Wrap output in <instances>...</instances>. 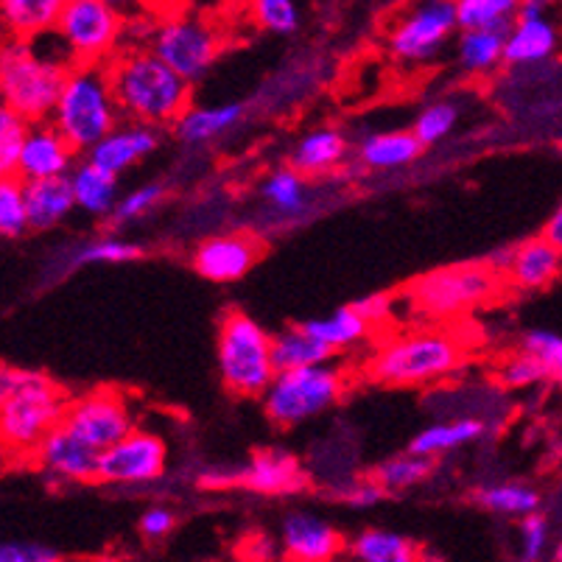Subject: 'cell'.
<instances>
[{"label": "cell", "instance_id": "ba28073f", "mask_svg": "<svg viewBox=\"0 0 562 562\" xmlns=\"http://www.w3.org/2000/svg\"><path fill=\"white\" fill-rule=\"evenodd\" d=\"M345 392V372L334 364L278 372L263 395V408L274 426H300L336 406Z\"/></svg>", "mask_w": 562, "mask_h": 562}, {"label": "cell", "instance_id": "816d5d0a", "mask_svg": "<svg viewBox=\"0 0 562 562\" xmlns=\"http://www.w3.org/2000/svg\"><path fill=\"white\" fill-rule=\"evenodd\" d=\"M540 235H543L546 241H549L551 247H554L557 252L562 255V202H560V207H557V211L551 213L549 222H546L543 233H540Z\"/></svg>", "mask_w": 562, "mask_h": 562}, {"label": "cell", "instance_id": "836d02e7", "mask_svg": "<svg viewBox=\"0 0 562 562\" xmlns=\"http://www.w3.org/2000/svg\"><path fill=\"white\" fill-rule=\"evenodd\" d=\"M507 34L501 32H459L457 56L468 74H487L504 63Z\"/></svg>", "mask_w": 562, "mask_h": 562}, {"label": "cell", "instance_id": "e575fe53", "mask_svg": "<svg viewBox=\"0 0 562 562\" xmlns=\"http://www.w3.org/2000/svg\"><path fill=\"white\" fill-rule=\"evenodd\" d=\"M431 470L434 459L417 457V453L406 451L378 464V468L372 470V479H375L386 493H395V490H408L414 487V484L426 482V479L431 476Z\"/></svg>", "mask_w": 562, "mask_h": 562}, {"label": "cell", "instance_id": "8fae6325", "mask_svg": "<svg viewBox=\"0 0 562 562\" xmlns=\"http://www.w3.org/2000/svg\"><path fill=\"white\" fill-rule=\"evenodd\" d=\"M63 426L99 453L110 451L135 431L130 401L117 390H93L70 401Z\"/></svg>", "mask_w": 562, "mask_h": 562}, {"label": "cell", "instance_id": "ee69618b", "mask_svg": "<svg viewBox=\"0 0 562 562\" xmlns=\"http://www.w3.org/2000/svg\"><path fill=\"white\" fill-rule=\"evenodd\" d=\"M162 196H166V188L160 186V182H149V186H140L135 188L132 193H126V196H121V202H117L115 207V222H132V218H140L146 216L149 211H155L157 204L162 202Z\"/></svg>", "mask_w": 562, "mask_h": 562}, {"label": "cell", "instance_id": "83f0119b", "mask_svg": "<svg viewBox=\"0 0 562 562\" xmlns=\"http://www.w3.org/2000/svg\"><path fill=\"white\" fill-rule=\"evenodd\" d=\"M70 186H74L76 207H81L90 216H110L115 213L117 202V177L101 171L93 162H81L70 171Z\"/></svg>", "mask_w": 562, "mask_h": 562}, {"label": "cell", "instance_id": "484cf974", "mask_svg": "<svg viewBox=\"0 0 562 562\" xmlns=\"http://www.w3.org/2000/svg\"><path fill=\"white\" fill-rule=\"evenodd\" d=\"M241 117L244 104H238V101H229V104L218 106H188L180 121L173 124V135L180 137L182 143L199 146V143H211L216 137H222Z\"/></svg>", "mask_w": 562, "mask_h": 562}, {"label": "cell", "instance_id": "2e32d148", "mask_svg": "<svg viewBox=\"0 0 562 562\" xmlns=\"http://www.w3.org/2000/svg\"><path fill=\"white\" fill-rule=\"evenodd\" d=\"M34 462L40 464L43 473L56 479V482H99L101 453L85 446L81 439H76L65 426L48 434V439L40 446Z\"/></svg>", "mask_w": 562, "mask_h": 562}, {"label": "cell", "instance_id": "5b68a950", "mask_svg": "<svg viewBox=\"0 0 562 562\" xmlns=\"http://www.w3.org/2000/svg\"><path fill=\"white\" fill-rule=\"evenodd\" d=\"M504 289V274H498L487 260L453 263L437 272H428L408 283V308L426 319H459L468 311H476L495 300Z\"/></svg>", "mask_w": 562, "mask_h": 562}, {"label": "cell", "instance_id": "9f6ffc18", "mask_svg": "<svg viewBox=\"0 0 562 562\" xmlns=\"http://www.w3.org/2000/svg\"><path fill=\"white\" fill-rule=\"evenodd\" d=\"M560 50H562V40H560Z\"/></svg>", "mask_w": 562, "mask_h": 562}, {"label": "cell", "instance_id": "9a60e30c", "mask_svg": "<svg viewBox=\"0 0 562 562\" xmlns=\"http://www.w3.org/2000/svg\"><path fill=\"white\" fill-rule=\"evenodd\" d=\"M260 241L247 233H227L204 238L193 252V269L211 283H233L258 263Z\"/></svg>", "mask_w": 562, "mask_h": 562}, {"label": "cell", "instance_id": "4fadbf2b", "mask_svg": "<svg viewBox=\"0 0 562 562\" xmlns=\"http://www.w3.org/2000/svg\"><path fill=\"white\" fill-rule=\"evenodd\" d=\"M168 451L157 434L132 431L110 451L101 453L99 482L104 484H143L166 473Z\"/></svg>", "mask_w": 562, "mask_h": 562}, {"label": "cell", "instance_id": "ac0fdd59", "mask_svg": "<svg viewBox=\"0 0 562 562\" xmlns=\"http://www.w3.org/2000/svg\"><path fill=\"white\" fill-rule=\"evenodd\" d=\"M283 549L289 562H334L341 551V535L316 515L289 513L283 518Z\"/></svg>", "mask_w": 562, "mask_h": 562}, {"label": "cell", "instance_id": "8d00e7d4", "mask_svg": "<svg viewBox=\"0 0 562 562\" xmlns=\"http://www.w3.org/2000/svg\"><path fill=\"white\" fill-rule=\"evenodd\" d=\"M32 124L9 106H0V180L20 177V157Z\"/></svg>", "mask_w": 562, "mask_h": 562}, {"label": "cell", "instance_id": "f35d334b", "mask_svg": "<svg viewBox=\"0 0 562 562\" xmlns=\"http://www.w3.org/2000/svg\"><path fill=\"white\" fill-rule=\"evenodd\" d=\"M498 381L509 390H526V386H538V383L549 381V370H546L538 356H531L520 347V350L509 352L507 359L501 361Z\"/></svg>", "mask_w": 562, "mask_h": 562}, {"label": "cell", "instance_id": "7c38bea8", "mask_svg": "<svg viewBox=\"0 0 562 562\" xmlns=\"http://www.w3.org/2000/svg\"><path fill=\"white\" fill-rule=\"evenodd\" d=\"M457 3H420L392 29L390 48L401 59H428L457 32Z\"/></svg>", "mask_w": 562, "mask_h": 562}, {"label": "cell", "instance_id": "f5cc1de1", "mask_svg": "<svg viewBox=\"0 0 562 562\" xmlns=\"http://www.w3.org/2000/svg\"><path fill=\"white\" fill-rule=\"evenodd\" d=\"M12 453H9V448L3 446V439H0V473H3V470L9 468V464H12Z\"/></svg>", "mask_w": 562, "mask_h": 562}, {"label": "cell", "instance_id": "d590c367", "mask_svg": "<svg viewBox=\"0 0 562 562\" xmlns=\"http://www.w3.org/2000/svg\"><path fill=\"white\" fill-rule=\"evenodd\" d=\"M263 199L272 204L280 216H300L308 204V191H305L303 173L294 168H280L260 188Z\"/></svg>", "mask_w": 562, "mask_h": 562}, {"label": "cell", "instance_id": "f6af8a7d", "mask_svg": "<svg viewBox=\"0 0 562 562\" xmlns=\"http://www.w3.org/2000/svg\"><path fill=\"white\" fill-rule=\"evenodd\" d=\"M549 549V520L546 515H529L520 520V557L524 562H540Z\"/></svg>", "mask_w": 562, "mask_h": 562}, {"label": "cell", "instance_id": "cb8c5ba5", "mask_svg": "<svg viewBox=\"0 0 562 562\" xmlns=\"http://www.w3.org/2000/svg\"><path fill=\"white\" fill-rule=\"evenodd\" d=\"M63 7L59 0H0V25L14 40H34L54 32Z\"/></svg>", "mask_w": 562, "mask_h": 562}, {"label": "cell", "instance_id": "e0dca14e", "mask_svg": "<svg viewBox=\"0 0 562 562\" xmlns=\"http://www.w3.org/2000/svg\"><path fill=\"white\" fill-rule=\"evenodd\" d=\"M74 146L59 135L54 124H32L25 149L20 157V180L40 182L56 180V177H70L74 171Z\"/></svg>", "mask_w": 562, "mask_h": 562}, {"label": "cell", "instance_id": "9c48e42d", "mask_svg": "<svg viewBox=\"0 0 562 562\" xmlns=\"http://www.w3.org/2000/svg\"><path fill=\"white\" fill-rule=\"evenodd\" d=\"M151 54L168 65L177 76L193 85L204 79L216 65L222 50V34L211 20L196 14H171L151 34Z\"/></svg>", "mask_w": 562, "mask_h": 562}, {"label": "cell", "instance_id": "d4e9b609", "mask_svg": "<svg viewBox=\"0 0 562 562\" xmlns=\"http://www.w3.org/2000/svg\"><path fill=\"white\" fill-rule=\"evenodd\" d=\"M347 157V140L341 132L322 126L311 135L300 137V143L291 151V168L305 177H319V173L334 171Z\"/></svg>", "mask_w": 562, "mask_h": 562}, {"label": "cell", "instance_id": "30bf717a", "mask_svg": "<svg viewBox=\"0 0 562 562\" xmlns=\"http://www.w3.org/2000/svg\"><path fill=\"white\" fill-rule=\"evenodd\" d=\"M56 32L76 65H106L124 32V14L104 0H68Z\"/></svg>", "mask_w": 562, "mask_h": 562}, {"label": "cell", "instance_id": "8992f818", "mask_svg": "<svg viewBox=\"0 0 562 562\" xmlns=\"http://www.w3.org/2000/svg\"><path fill=\"white\" fill-rule=\"evenodd\" d=\"M216 361L224 386L238 397H263L278 375L272 336L244 311H227L218 322Z\"/></svg>", "mask_w": 562, "mask_h": 562}, {"label": "cell", "instance_id": "277c9868", "mask_svg": "<svg viewBox=\"0 0 562 562\" xmlns=\"http://www.w3.org/2000/svg\"><path fill=\"white\" fill-rule=\"evenodd\" d=\"M65 79L68 68L43 59L29 40L0 43V106L14 110L29 124L54 117Z\"/></svg>", "mask_w": 562, "mask_h": 562}, {"label": "cell", "instance_id": "6da1fadb", "mask_svg": "<svg viewBox=\"0 0 562 562\" xmlns=\"http://www.w3.org/2000/svg\"><path fill=\"white\" fill-rule=\"evenodd\" d=\"M112 95L132 124H177L191 106V85L151 50H121L106 63Z\"/></svg>", "mask_w": 562, "mask_h": 562}, {"label": "cell", "instance_id": "c3c4849f", "mask_svg": "<svg viewBox=\"0 0 562 562\" xmlns=\"http://www.w3.org/2000/svg\"><path fill=\"white\" fill-rule=\"evenodd\" d=\"M386 495V490L375 482V479H364V482H350L345 490H341V501H347L350 507H372L378 501Z\"/></svg>", "mask_w": 562, "mask_h": 562}, {"label": "cell", "instance_id": "3957f363", "mask_svg": "<svg viewBox=\"0 0 562 562\" xmlns=\"http://www.w3.org/2000/svg\"><path fill=\"white\" fill-rule=\"evenodd\" d=\"M117 117L121 110L112 95L106 65L70 68L50 124L74 146V151L95 149L110 132L121 126Z\"/></svg>", "mask_w": 562, "mask_h": 562}, {"label": "cell", "instance_id": "603a6c76", "mask_svg": "<svg viewBox=\"0 0 562 562\" xmlns=\"http://www.w3.org/2000/svg\"><path fill=\"white\" fill-rule=\"evenodd\" d=\"M423 149L426 146L414 137V132H381V135H367L359 143V160L372 171H392V168L412 166L414 160H420Z\"/></svg>", "mask_w": 562, "mask_h": 562}, {"label": "cell", "instance_id": "d6a6232c", "mask_svg": "<svg viewBox=\"0 0 562 562\" xmlns=\"http://www.w3.org/2000/svg\"><path fill=\"white\" fill-rule=\"evenodd\" d=\"M476 501L487 513L509 515V518H529L538 515L540 493L526 482H498L476 490Z\"/></svg>", "mask_w": 562, "mask_h": 562}, {"label": "cell", "instance_id": "681fc988", "mask_svg": "<svg viewBox=\"0 0 562 562\" xmlns=\"http://www.w3.org/2000/svg\"><path fill=\"white\" fill-rule=\"evenodd\" d=\"M352 308L359 311V314L370 322V328H375V325H383V322L395 316V300L386 297V294H372V297L352 303Z\"/></svg>", "mask_w": 562, "mask_h": 562}, {"label": "cell", "instance_id": "ffe728a7", "mask_svg": "<svg viewBox=\"0 0 562 562\" xmlns=\"http://www.w3.org/2000/svg\"><path fill=\"white\" fill-rule=\"evenodd\" d=\"M157 146H160V135H157L155 126L126 124L117 126L95 149L87 151V162H93L101 171L117 177V173H124L126 168L135 166L137 160L149 157Z\"/></svg>", "mask_w": 562, "mask_h": 562}, {"label": "cell", "instance_id": "7dc6e473", "mask_svg": "<svg viewBox=\"0 0 562 562\" xmlns=\"http://www.w3.org/2000/svg\"><path fill=\"white\" fill-rule=\"evenodd\" d=\"M43 378V372L25 370V367L14 364H0V406H7L12 397H18L20 392H25L29 386Z\"/></svg>", "mask_w": 562, "mask_h": 562}, {"label": "cell", "instance_id": "7bdbcfd3", "mask_svg": "<svg viewBox=\"0 0 562 562\" xmlns=\"http://www.w3.org/2000/svg\"><path fill=\"white\" fill-rule=\"evenodd\" d=\"M524 350L538 356L543 361V367L549 370V381L560 383L562 386V336L554 334V330H529L524 336Z\"/></svg>", "mask_w": 562, "mask_h": 562}, {"label": "cell", "instance_id": "db71d44e", "mask_svg": "<svg viewBox=\"0 0 562 562\" xmlns=\"http://www.w3.org/2000/svg\"><path fill=\"white\" fill-rule=\"evenodd\" d=\"M554 562H562V543L557 546V551H554Z\"/></svg>", "mask_w": 562, "mask_h": 562}, {"label": "cell", "instance_id": "60d3db41", "mask_svg": "<svg viewBox=\"0 0 562 562\" xmlns=\"http://www.w3.org/2000/svg\"><path fill=\"white\" fill-rule=\"evenodd\" d=\"M143 255L137 244L124 241V238H95L87 247H81L74 255V266H90V263H130Z\"/></svg>", "mask_w": 562, "mask_h": 562}, {"label": "cell", "instance_id": "b9f144b4", "mask_svg": "<svg viewBox=\"0 0 562 562\" xmlns=\"http://www.w3.org/2000/svg\"><path fill=\"white\" fill-rule=\"evenodd\" d=\"M300 9L291 0H258L252 3V20L272 34H294L300 29Z\"/></svg>", "mask_w": 562, "mask_h": 562}, {"label": "cell", "instance_id": "ab89813d", "mask_svg": "<svg viewBox=\"0 0 562 562\" xmlns=\"http://www.w3.org/2000/svg\"><path fill=\"white\" fill-rule=\"evenodd\" d=\"M457 121H459V110L451 104V101H434V104H428L426 110L417 115L412 132L423 146H434V143L446 140V137L451 135Z\"/></svg>", "mask_w": 562, "mask_h": 562}, {"label": "cell", "instance_id": "1f68e13d", "mask_svg": "<svg viewBox=\"0 0 562 562\" xmlns=\"http://www.w3.org/2000/svg\"><path fill=\"white\" fill-rule=\"evenodd\" d=\"M518 0H459V32H501L507 34L518 18Z\"/></svg>", "mask_w": 562, "mask_h": 562}, {"label": "cell", "instance_id": "74e56055", "mask_svg": "<svg viewBox=\"0 0 562 562\" xmlns=\"http://www.w3.org/2000/svg\"><path fill=\"white\" fill-rule=\"evenodd\" d=\"M29 229V213H25V182L20 177L0 180V235L18 238Z\"/></svg>", "mask_w": 562, "mask_h": 562}, {"label": "cell", "instance_id": "f907efd6", "mask_svg": "<svg viewBox=\"0 0 562 562\" xmlns=\"http://www.w3.org/2000/svg\"><path fill=\"white\" fill-rule=\"evenodd\" d=\"M171 529H173V513H168L166 507H151L143 513L140 531L146 535V538H151V540L166 538Z\"/></svg>", "mask_w": 562, "mask_h": 562}, {"label": "cell", "instance_id": "44dd1931", "mask_svg": "<svg viewBox=\"0 0 562 562\" xmlns=\"http://www.w3.org/2000/svg\"><path fill=\"white\" fill-rule=\"evenodd\" d=\"M507 274L515 289H546L562 274V255L546 241L543 235H538V238H529V241L515 247Z\"/></svg>", "mask_w": 562, "mask_h": 562}, {"label": "cell", "instance_id": "5bb4252c", "mask_svg": "<svg viewBox=\"0 0 562 562\" xmlns=\"http://www.w3.org/2000/svg\"><path fill=\"white\" fill-rule=\"evenodd\" d=\"M562 32L549 18V7L540 0H524L518 7V18L509 25L504 43V63L513 68L540 65L560 50Z\"/></svg>", "mask_w": 562, "mask_h": 562}, {"label": "cell", "instance_id": "4316f807", "mask_svg": "<svg viewBox=\"0 0 562 562\" xmlns=\"http://www.w3.org/2000/svg\"><path fill=\"white\" fill-rule=\"evenodd\" d=\"M330 359H334V350L311 336L303 325L283 330L272 339V361L278 372L308 370V367L330 364Z\"/></svg>", "mask_w": 562, "mask_h": 562}, {"label": "cell", "instance_id": "d6986e66", "mask_svg": "<svg viewBox=\"0 0 562 562\" xmlns=\"http://www.w3.org/2000/svg\"><path fill=\"white\" fill-rule=\"evenodd\" d=\"M235 484L263 495H289L305 487L303 464L289 451H258L247 462V468L235 473Z\"/></svg>", "mask_w": 562, "mask_h": 562}, {"label": "cell", "instance_id": "7a4b0ae2", "mask_svg": "<svg viewBox=\"0 0 562 562\" xmlns=\"http://www.w3.org/2000/svg\"><path fill=\"white\" fill-rule=\"evenodd\" d=\"M464 341L448 328H420L392 336L367 361V378L386 386H426L462 367Z\"/></svg>", "mask_w": 562, "mask_h": 562}, {"label": "cell", "instance_id": "4dcf8cb0", "mask_svg": "<svg viewBox=\"0 0 562 562\" xmlns=\"http://www.w3.org/2000/svg\"><path fill=\"white\" fill-rule=\"evenodd\" d=\"M311 336L322 341L330 350H345V347L359 345L370 336V322L359 314V311L352 308V305H341L336 308L334 314L325 316V319H308L303 325Z\"/></svg>", "mask_w": 562, "mask_h": 562}, {"label": "cell", "instance_id": "11a10c76", "mask_svg": "<svg viewBox=\"0 0 562 562\" xmlns=\"http://www.w3.org/2000/svg\"><path fill=\"white\" fill-rule=\"evenodd\" d=\"M95 562H117V560H110V557H104V560H95Z\"/></svg>", "mask_w": 562, "mask_h": 562}, {"label": "cell", "instance_id": "52a82bcc", "mask_svg": "<svg viewBox=\"0 0 562 562\" xmlns=\"http://www.w3.org/2000/svg\"><path fill=\"white\" fill-rule=\"evenodd\" d=\"M70 403L48 375L0 406V439L14 459H34L50 431L63 426Z\"/></svg>", "mask_w": 562, "mask_h": 562}, {"label": "cell", "instance_id": "7402d4cb", "mask_svg": "<svg viewBox=\"0 0 562 562\" xmlns=\"http://www.w3.org/2000/svg\"><path fill=\"white\" fill-rule=\"evenodd\" d=\"M76 207L74 186L70 177L56 180L25 182V213H29V229H50L70 216Z\"/></svg>", "mask_w": 562, "mask_h": 562}, {"label": "cell", "instance_id": "f546056e", "mask_svg": "<svg viewBox=\"0 0 562 562\" xmlns=\"http://www.w3.org/2000/svg\"><path fill=\"white\" fill-rule=\"evenodd\" d=\"M484 434V423L476 417H459L453 423H437V426H428L426 431H420L412 439L408 451L417 453V457L434 459L439 453L457 451V448L468 446L473 439H479Z\"/></svg>", "mask_w": 562, "mask_h": 562}, {"label": "cell", "instance_id": "f1b7e54d", "mask_svg": "<svg viewBox=\"0 0 562 562\" xmlns=\"http://www.w3.org/2000/svg\"><path fill=\"white\" fill-rule=\"evenodd\" d=\"M352 562H423L420 549L390 529H364L350 543Z\"/></svg>", "mask_w": 562, "mask_h": 562}, {"label": "cell", "instance_id": "bcb514c9", "mask_svg": "<svg viewBox=\"0 0 562 562\" xmlns=\"http://www.w3.org/2000/svg\"><path fill=\"white\" fill-rule=\"evenodd\" d=\"M0 562H63V554L45 543L12 540V543H0Z\"/></svg>", "mask_w": 562, "mask_h": 562}]
</instances>
